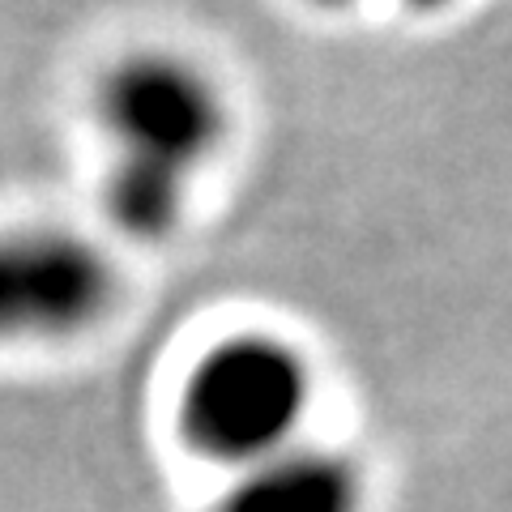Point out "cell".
Returning a JSON list of instances; mask_svg holds the SVG:
<instances>
[{
	"mask_svg": "<svg viewBox=\"0 0 512 512\" xmlns=\"http://www.w3.org/2000/svg\"><path fill=\"white\" fill-rule=\"evenodd\" d=\"M316 372L308 355L278 333L218 338L175 397V427L197 457L231 474L303 440Z\"/></svg>",
	"mask_w": 512,
	"mask_h": 512,
	"instance_id": "1",
	"label": "cell"
},
{
	"mask_svg": "<svg viewBox=\"0 0 512 512\" xmlns=\"http://www.w3.org/2000/svg\"><path fill=\"white\" fill-rule=\"evenodd\" d=\"M103 133L116 158L197 175L227 137V94L197 60L146 47L103 73L99 94Z\"/></svg>",
	"mask_w": 512,
	"mask_h": 512,
	"instance_id": "2",
	"label": "cell"
},
{
	"mask_svg": "<svg viewBox=\"0 0 512 512\" xmlns=\"http://www.w3.org/2000/svg\"><path fill=\"white\" fill-rule=\"evenodd\" d=\"M116 269L86 235L39 227L0 235V338H73L103 320Z\"/></svg>",
	"mask_w": 512,
	"mask_h": 512,
	"instance_id": "3",
	"label": "cell"
},
{
	"mask_svg": "<svg viewBox=\"0 0 512 512\" xmlns=\"http://www.w3.org/2000/svg\"><path fill=\"white\" fill-rule=\"evenodd\" d=\"M363 470L338 448L299 440L231 474L210 512H363Z\"/></svg>",
	"mask_w": 512,
	"mask_h": 512,
	"instance_id": "4",
	"label": "cell"
},
{
	"mask_svg": "<svg viewBox=\"0 0 512 512\" xmlns=\"http://www.w3.org/2000/svg\"><path fill=\"white\" fill-rule=\"evenodd\" d=\"M188 175L133 163V158H111V171L103 180V210L111 227L141 244L175 235L188 210Z\"/></svg>",
	"mask_w": 512,
	"mask_h": 512,
	"instance_id": "5",
	"label": "cell"
},
{
	"mask_svg": "<svg viewBox=\"0 0 512 512\" xmlns=\"http://www.w3.org/2000/svg\"><path fill=\"white\" fill-rule=\"evenodd\" d=\"M406 9H414V13H436V9H448L453 0H402Z\"/></svg>",
	"mask_w": 512,
	"mask_h": 512,
	"instance_id": "6",
	"label": "cell"
},
{
	"mask_svg": "<svg viewBox=\"0 0 512 512\" xmlns=\"http://www.w3.org/2000/svg\"><path fill=\"white\" fill-rule=\"evenodd\" d=\"M312 5H325V9H346V5H355V0H312Z\"/></svg>",
	"mask_w": 512,
	"mask_h": 512,
	"instance_id": "7",
	"label": "cell"
}]
</instances>
